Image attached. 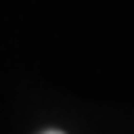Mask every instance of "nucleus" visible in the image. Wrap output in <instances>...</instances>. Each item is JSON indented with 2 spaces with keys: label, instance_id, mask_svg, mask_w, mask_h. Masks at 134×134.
<instances>
[{
  "label": "nucleus",
  "instance_id": "f257e3e1",
  "mask_svg": "<svg viewBox=\"0 0 134 134\" xmlns=\"http://www.w3.org/2000/svg\"><path fill=\"white\" fill-rule=\"evenodd\" d=\"M45 134H62V132H55V129H52V132H45Z\"/></svg>",
  "mask_w": 134,
  "mask_h": 134
}]
</instances>
